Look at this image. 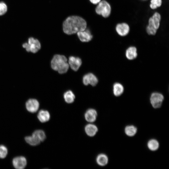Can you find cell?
<instances>
[{"label": "cell", "instance_id": "1", "mask_svg": "<svg viewBox=\"0 0 169 169\" xmlns=\"http://www.w3.org/2000/svg\"><path fill=\"white\" fill-rule=\"evenodd\" d=\"M86 21L82 18L76 16L68 17L63 24L64 32L71 35L85 30L86 28Z\"/></svg>", "mask_w": 169, "mask_h": 169}, {"label": "cell", "instance_id": "2", "mask_svg": "<svg viewBox=\"0 0 169 169\" xmlns=\"http://www.w3.org/2000/svg\"><path fill=\"white\" fill-rule=\"evenodd\" d=\"M51 64L52 69L61 74L66 72L69 66L66 57L64 55L59 54L54 56Z\"/></svg>", "mask_w": 169, "mask_h": 169}, {"label": "cell", "instance_id": "3", "mask_svg": "<svg viewBox=\"0 0 169 169\" xmlns=\"http://www.w3.org/2000/svg\"><path fill=\"white\" fill-rule=\"evenodd\" d=\"M161 20V16L157 12L154 13L148 21V24L146 28L147 33L150 35H155L159 28Z\"/></svg>", "mask_w": 169, "mask_h": 169}, {"label": "cell", "instance_id": "4", "mask_svg": "<svg viewBox=\"0 0 169 169\" xmlns=\"http://www.w3.org/2000/svg\"><path fill=\"white\" fill-rule=\"evenodd\" d=\"M96 13L103 17H108L111 12V7L110 4L105 0L100 1L95 8Z\"/></svg>", "mask_w": 169, "mask_h": 169}, {"label": "cell", "instance_id": "5", "mask_svg": "<svg viewBox=\"0 0 169 169\" xmlns=\"http://www.w3.org/2000/svg\"><path fill=\"white\" fill-rule=\"evenodd\" d=\"M23 47L28 52L36 53L40 49L41 44L38 39L30 37L28 38V43L23 44Z\"/></svg>", "mask_w": 169, "mask_h": 169}, {"label": "cell", "instance_id": "6", "mask_svg": "<svg viewBox=\"0 0 169 169\" xmlns=\"http://www.w3.org/2000/svg\"><path fill=\"white\" fill-rule=\"evenodd\" d=\"M164 100L163 95L158 92L152 93L150 96V102L152 106L154 108L161 107Z\"/></svg>", "mask_w": 169, "mask_h": 169}, {"label": "cell", "instance_id": "7", "mask_svg": "<svg viewBox=\"0 0 169 169\" xmlns=\"http://www.w3.org/2000/svg\"><path fill=\"white\" fill-rule=\"evenodd\" d=\"M98 81L97 77L91 73L85 74L83 78V83L86 85L90 84L92 86H95L97 84Z\"/></svg>", "mask_w": 169, "mask_h": 169}, {"label": "cell", "instance_id": "8", "mask_svg": "<svg viewBox=\"0 0 169 169\" xmlns=\"http://www.w3.org/2000/svg\"><path fill=\"white\" fill-rule=\"evenodd\" d=\"M115 30L117 33L120 36H125L129 33L130 27L126 23H119L116 25Z\"/></svg>", "mask_w": 169, "mask_h": 169}, {"label": "cell", "instance_id": "9", "mask_svg": "<svg viewBox=\"0 0 169 169\" xmlns=\"http://www.w3.org/2000/svg\"><path fill=\"white\" fill-rule=\"evenodd\" d=\"M13 166L17 169H23L27 165V160L23 156L15 157L13 160Z\"/></svg>", "mask_w": 169, "mask_h": 169}, {"label": "cell", "instance_id": "10", "mask_svg": "<svg viewBox=\"0 0 169 169\" xmlns=\"http://www.w3.org/2000/svg\"><path fill=\"white\" fill-rule=\"evenodd\" d=\"M68 63L72 69L77 71L81 65L82 61L79 57L71 56L69 58Z\"/></svg>", "mask_w": 169, "mask_h": 169}, {"label": "cell", "instance_id": "11", "mask_svg": "<svg viewBox=\"0 0 169 169\" xmlns=\"http://www.w3.org/2000/svg\"><path fill=\"white\" fill-rule=\"evenodd\" d=\"M27 110L29 112L35 113L38 110L39 103L38 101L35 99H30L26 103Z\"/></svg>", "mask_w": 169, "mask_h": 169}, {"label": "cell", "instance_id": "12", "mask_svg": "<svg viewBox=\"0 0 169 169\" xmlns=\"http://www.w3.org/2000/svg\"><path fill=\"white\" fill-rule=\"evenodd\" d=\"M77 36L80 40L82 42H88L90 41L93 37L89 29L78 32Z\"/></svg>", "mask_w": 169, "mask_h": 169}, {"label": "cell", "instance_id": "13", "mask_svg": "<svg viewBox=\"0 0 169 169\" xmlns=\"http://www.w3.org/2000/svg\"><path fill=\"white\" fill-rule=\"evenodd\" d=\"M125 55L126 58L129 60L135 59L137 56L136 48L133 46L129 47L125 51Z\"/></svg>", "mask_w": 169, "mask_h": 169}, {"label": "cell", "instance_id": "14", "mask_svg": "<svg viewBox=\"0 0 169 169\" xmlns=\"http://www.w3.org/2000/svg\"><path fill=\"white\" fill-rule=\"evenodd\" d=\"M97 113L94 109H90L87 110L84 115L85 118L89 122H93L96 119Z\"/></svg>", "mask_w": 169, "mask_h": 169}, {"label": "cell", "instance_id": "15", "mask_svg": "<svg viewBox=\"0 0 169 169\" xmlns=\"http://www.w3.org/2000/svg\"><path fill=\"white\" fill-rule=\"evenodd\" d=\"M124 87L122 84L120 83L116 82L114 83L113 86V92L115 96L121 95L124 91Z\"/></svg>", "mask_w": 169, "mask_h": 169}, {"label": "cell", "instance_id": "16", "mask_svg": "<svg viewBox=\"0 0 169 169\" xmlns=\"http://www.w3.org/2000/svg\"><path fill=\"white\" fill-rule=\"evenodd\" d=\"M98 130L97 127L92 124L87 125L85 127V131L86 134L90 136H93L96 133Z\"/></svg>", "mask_w": 169, "mask_h": 169}, {"label": "cell", "instance_id": "17", "mask_svg": "<svg viewBox=\"0 0 169 169\" xmlns=\"http://www.w3.org/2000/svg\"><path fill=\"white\" fill-rule=\"evenodd\" d=\"M37 117L41 122L44 123L49 120L50 118V115L48 111L41 110L39 112Z\"/></svg>", "mask_w": 169, "mask_h": 169}, {"label": "cell", "instance_id": "18", "mask_svg": "<svg viewBox=\"0 0 169 169\" xmlns=\"http://www.w3.org/2000/svg\"><path fill=\"white\" fill-rule=\"evenodd\" d=\"M96 162L100 166H104L108 163V159L106 155L101 154L99 155L96 158Z\"/></svg>", "mask_w": 169, "mask_h": 169}, {"label": "cell", "instance_id": "19", "mask_svg": "<svg viewBox=\"0 0 169 169\" xmlns=\"http://www.w3.org/2000/svg\"><path fill=\"white\" fill-rule=\"evenodd\" d=\"M64 97L66 102L68 103H71L74 101L75 96L71 91L68 90L64 93Z\"/></svg>", "mask_w": 169, "mask_h": 169}, {"label": "cell", "instance_id": "20", "mask_svg": "<svg viewBox=\"0 0 169 169\" xmlns=\"http://www.w3.org/2000/svg\"><path fill=\"white\" fill-rule=\"evenodd\" d=\"M137 131L136 127L133 125L127 126L125 129V134L129 136H134L136 134Z\"/></svg>", "mask_w": 169, "mask_h": 169}, {"label": "cell", "instance_id": "21", "mask_svg": "<svg viewBox=\"0 0 169 169\" xmlns=\"http://www.w3.org/2000/svg\"><path fill=\"white\" fill-rule=\"evenodd\" d=\"M25 140L28 143L33 146L37 145L41 142L38 139L33 135L26 136Z\"/></svg>", "mask_w": 169, "mask_h": 169}, {"label": "cell", "instance_id": "22", "mask_svg": "<svg viewBox=\"0 0 169 169\" xmlns=\"http://www.w3.org/2000/svg\"><path fill=\"white\" fill-rule=\"evenodd\" d=\"M147 145L148 147L150 150L152 151H155L159 148V143L156 140L152 139L148 141Z\"/></svg>", "mask_w": 169, "mask_h": 169}, {"label": "cell", "instance_id": "23", "mask_svg": "<svg viewBox=\"0 0 169 169\" xmlns=\"http://www.w3.org/2000/svg\"><path fill=\"white\" fill-rule=\"evenodd\" d=\"M32 135L36 137L41 142L44 141L46 138L44 131L41 130L35 131L33 133Z\"/></svg>", "mask_w": 169, "mask_h": 169}, {"label": "cell", "instance_id": "24", "mask_svg": "<svg viewBox=\"0 0 169 169\" xmlns=\"http://www.w3.org/2000/svg\"><path fill=\"white\" fill-rule=\"evenodd\" d=\"M150 5V8L154 9L160 7L162 4V0H151Z\"/></svg>", "mask_w": 169, "mask_h": 169}, {"label": "cell", "instance_id": "25", "mask_svg": "<svg viewBox=\"0 0 169 169\" xmlns=\"http://www.w3.org/2000/svg\"><path fill=\"white\" fill-rule=\"evenodd\" d=\"M8 149L4 145H0V158H5L8 154Z\"/></svg>", "mask_w": 169, "mask_h": 169}, {"label": "cell", "instance_id": "26", "mask_svg": "<svg viewBox=\"0 0 169 169\" xmlns=\"http://www.w3.org/2000/svg\"><path fill=\"white\" fill-rule=\"evenodd\" d=\"M7 7L6 5L3 2L0 3V15L5 14L7 11Z\"/></svg>", "mask_w": 169, "mask_h": 169}, {"label": "cell", "instance_id": "27", "mask_svg": "<svg viewBox=\"0 0 169 169\" xmlns=\"http://www.w3.org/2000/svg\"><path fill=\"white\" fill-rule=\"evenodd\" d=\"M92 3L94 4H98L100 1L101 0H89Z\"/></svg>", "mask_w": 169, "mask_h": 169}, {"label": "cell", "instance_id": "28", "mask_svg": "<svg viewBox=\"0 0 169 169\" xmlns=\"http://www.w3.org/2000/svg\"><path fill=\"white\" fill-rule=\"evenodd\" d=\"M142 0L145 1V0Z\"/></svg>", "mask_w": 169, "mask_h": 169}]
</instances>
